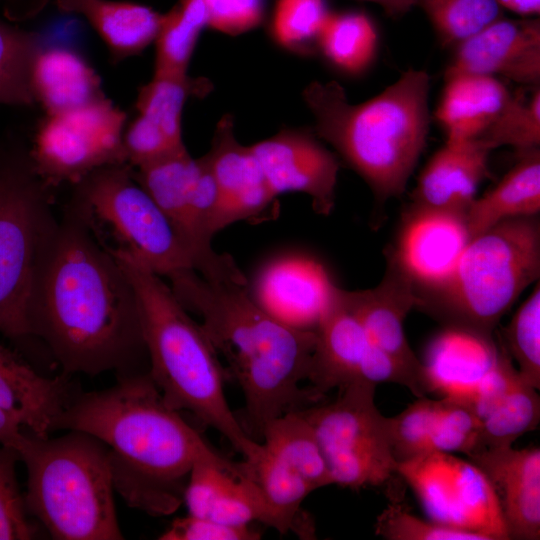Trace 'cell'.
<instances>
[{
	"label": "cell",
	"mask_w": 540,
	"mask_h": 540,
	"mask_svg": "<svg viewBox=\"0 0 540 540\" xmlns=\"http://www.w3.org/2000/svg\"><path fill=\"white\" fill-rule=\"evenodd\" d=\"M76 186L68 208L113 258H129L159 276L198 271V260L139 185L128 164L100 168Z\"/></svg>",
	"instance_id": "8"
},
{
	"label": "cell",
	"mask_w": 540,
	"mask_h": 540,
	"mask_svg": "<svg viewBox=\"0 0 540 540\" xmlns=\"http://www.w3.org/2000/svg\"><path fill=\"white\" fill-rule=\"evenodd\" d=\"M376 386L357 379L339 388L334 401L299 409L316 435L333 484L361 489L397 475L387 417L375 404Z\"/></svg>",
	"instance_id": "10"
},
{
	"label": "cell",
	"mask_w": 540,
	"mask_h": 540,
	"mask_svg": "<svg viewBox=\"0 0 540 540\" xmlns=\"http://www.w3.org/2000/svg\"><path fill=\"white\" fill-rule=\"evenodd\" d=\"M114 259L135 290L148 374L165 402L215 429L244 462H254L261 443L246 433L230 409L225 395L227 372L201 325L188 315L161 276L129 258Z\"/></svg>",
	"instance_id": "5"
},
{
	"label": "cell",
	"mask_w": 540,
	"mask_h": 540,
	"mask_svg": "<svg viewBox=\"0 0 540 540\" xmlns=\"http://www.w3.org/2000/svg\"><path fill=\"white\" fill-rule=\"evenodd\" d=\"M208 27L235 36L258 26L264 14L263 0H203Z\"/></svg>",
	"instance_id": "42"
},
{
	"label": "cell",
	"mask_w": 540,
	"mask_h": 540,
	"mask_svg": "<svg viewBox=\"0 0 540 540\" xmlns=\"http://www.w3.org/2000/svg\"><path fill=\"white\" fill-rule=\"evenodd\" d=\"M233 124L231 115L220 119L206 154L218 191L214 234L235 222L259 218L276 198L250 146L236 140Z\"/></svg>",
	"instance_id": "18"
},
{
	"label": "cell",
	"mask_w": 540,
	"mask_h": 540,
	"mask_svg": "<svg viewBox=\"0 0 540 540\" xmlns=\"http://www.w3.org/2000/svg\"><path fill=\"white\" fill-rule=\"evenodd\" d=\"M540 275L538 215L504 220L472 238L449 278L420 296L445 328L493 338L502 316Z\"/></svg>",
	"instance_id": "7"
},
{
	"label": "cell",
	"mask_w": 540,
	"mask_h": 540,
	"mask_svg": "<svg viewBox=\"0 0 540 540\" xmlns=\"http://www.w3.org/2000/svg\"><path fill=\"white\" fill-rule=\"evenodd\" d=\"M208 26L203 0H180L163 14L156 44L155 77H182L187 69L198 37Z\"/></svg>",
	"instance_id": "31"
},
{
	"label": "cell",
	"mask_w": 540,
	"mask_h": 540,
	"mask_svg": "<svg viewBox=\"0 0 540 540\" xmlns=\"http://www.w3.org/2000/svg\"><path fill=\"white\" fill-rule=\"evenodd\" d=\"M183 503L189 515L226 525L247 526L258 521L271 526L270 508L257 483L212 462L193 465Z\"/></svg>",
	"instance_id": "22"
},
{
	"label": "cell",
	"mask_w": 540,
	"mask_h": 540,
	"mask_svg": "<svg viewBox=\"0 0 540 540\" xmlns=\"http://www.w3.org/2000/svg\"><path fill=\"white\" fill-rule=\"evenodd\" d=\"M375 533L388 540H482L478 535L419 518L392 498L376 519Z\"/></svg>",
	"instance_id": "40"
},
{
	"label": "cell",
	"mask_w": 540,
	"mask_h": 540,
	"mask_svg": "<svg viewBox=\"0 0 540 540\" xmlns=\"http://www.w3.org/2000/svg\"><path fill=\"white\" fill-rule=\"evenodd\" d=\"M386 271L380 283L369 289L349 291L339 287L345 306L358 318L368 341L403 366L426 395L433 391L428 371L410 347L404 321L420 298L414 282L386 255Z\"/></svg>",
	"instance_id": "15"
},
{
	"label": "cell",
	"mask_w": 540,
	"mask_h": 540,
	"mask_svg": "<svg viewBox=\"0 0 540 540\" xmlns=\"http://www.w3.org/2000/svg\"><path fill=\"white\" fill-rule=\"evenodd\" d=\"M333 285L325 268L316 260L303 255H284L259 270L251 295L279 320L314 330Z\"/></svg>",
	"instance_id": "19"
},
{
	"label": "cell",
	"mask_w": 540,
	"mask_h": 540,
	"mask_svg": "<svg viewBox=\"0 0 540 540\" xmlns=\"http://www.w3.org/2000/svg\"><path fill=\"white\" fill-rule=\"evenodd\" d=\"M442 46L456 47L502 17L495 0H416Z\"/></svg>",
	"instance_id": "35"
},
{
	"label": "cell",
	"mask_w": 540,
	"mask_h": 540,
	"mask_svg": "<svg viewBox=\"0 0 540 540\" xmlns=\"http://www.w3.org/2000/svg\"><path fill=\"white\" fill-rule=\"evenodd\" d=\"M170 287L225 359L228 378L244 396L246 433L258 441L274 418L315 402L301 383L307 380L315 347L314 330L291 326L261 307L248 285L210 281L192 269L168 276Z\"/></svg>",
	"instance_id": "3"
},
{
	"label": "cell",
	"mask_w": 540,
	"mask_h": 540,
	"mask_svg": "<svg viewBox=\"0 0 540 540\" xmlns=\"http://www.w3.org/2000/svg\"><path fill=\"white\" fill-rule=\"evenodd\" d=\"M23 433L15 450L27 471V512L58 540L123 539L107 447L84 432Z\"/></svg>",
	"instance_id": "6"
},
{
	"label": "cell",
	"mask_w": 540,
	"mask_h": 540,
	"mask_svg": "<svg viewBox=\"0 0 540 540\" xmlns=\"http://www.w3.org/2000/svg\"><path fill=\"white\" fill-rule=\"evenodd\" d=\"M31 90L46 115L62 113L104 96L95 70L78 53L62 47L39 49L31 68Z\"/></svg>",
	"instance_id": "26"
},
{
	"label": "cell",
	"mask_w": 540,
	"mask_h": 540,
	"mask_svg": "<svg viewBox=\"0 0 540 540\" xmlns=\"http://www.w3.org/2000/svg\"><path fill=\"white\" fill-rule=\"evenodd\" d=\"M328 14L324 0H277L272 35L284 47L300 48L316 41Z\"/></svg>",
	"instance_id": "38"
},
{
	"label": "cell",
	"mask_w": 540,
	"mask_h": 540,
	"mask_svg": "<svg viewBox=\"0 0 540 540\" xmlns=\"http://www.w3.org/2000/svg\"><path fill=\"white\" fill-rule=\"evenodd\" d=\"M458 73L502 76L518 84L539 86V19L501 17L468 37L454 47L445 77Z\"/></svg>",
	"instance_id": "17"
},
{
	"label": "cell",
	"mask_w": 540,
	"mask_h": 540,
	"mask_svg": "<svg viewBox=\"0 0 540 540\" xmlns=\"http://www.w3.org/2000/svg\"><path fill=\"white\" fill-rule=\"evenodd\" d=\"M261 534L250 525L231 526L207 518L187 515L176 518L160 535L162 540H256Z\"/></svg>",
	"instance_id": "43"
},
{
	"label": "cell",
	"mask_w": 540,
	"mask_h": 540,
	"mask_svg": "<svg viewBox=\"0 0 540 540\" xmlns=\"http://www.w3.org/2000/svg\"><path fill=\"white\" fill-rule=\"evenodd\" d=\"M48 188L29 169H0V332L29 336L28 311L42 257L57 229Z\"/></svg>",
	"instance_id": "9"
},
{
	"label": "cell",
	"mask_w": 540,
	"mask_h": 540,
	"mask_svg": "<svg viewBox=\"0 0 540 540\" xmlns=\"http://www.w3.org/2000/svg\"><path fill=\"white\" fill-rule=\"evenodd\" d=\"M477 414L481 433L476 452L510 447L520 436L537 428L540 397L516 370L500 392L477 408Z\"/></svg>",
	"instance_id": "30"
},
{
	"label": "cell",
	"mask_w": 540,
	"mask_h": 540,
	"mask_svg": "<svg viewBox=\"0 0 540 540\" xmlns=\"http://www.w3.org/2000/svg\"><path fill=\"white\" fill-rule=\"evenodd\" d=\"M470 240L466 212L412 203L386 255L414 282L420 297L449 278Z\"/></svg>",
	"instance_id": "14"
},
{
	"label": "cell",
	"mask_w": 540,
	"mask_h": 540,
	"mask_svg": "<svg viewBox=\"0 0 540 540\" xmlns=\"http://www.w3.org/2000/svg\"><path fill=\"white\" fill-rule=\"evenodd\" d=\"M58 429L100 440L108 449L114 490L130 507L153 516L179 508L197 462L246 476L243 462L218 453L165 402L148 371L122 374L106 390L75 395L58 419Z\"/></svg>",
	"instance_id": "2"
},
{
	"label": "cell",
	"mask_w": 540,
	"mask_h": 540,
	"mask_svg": "<svg viewBox=\"0 0 540 540\" xmlns=\"http://www.w3.org/2000/svg\"><path fill=\"white\" fill-rule=\"evenodd\" d=\"M501 7L524 17L533 16L540 11V0H495Z\"/></svg>",
	"instance_id": "45"
},
{
	"label": "cell",
	"mask_w": 540,
	"mask_h": 540,
	"mask_svg": "<svg viewBox=\"0 0 540 540\" xmlns=\"http://www.w3.org/2000/svg\"><path fill=\"white\" fill-rule=\"evenodd\" d=\"M66 377H45L10 349L0 345V408L39 437L56 430L71 402Z\"/></svg>",
	"instance_id": "23"
},
{
	"label": "cell",
	"mask_w": 540,
	"mask_h": 540,
	"mask_svg": "<svg viewBox=\"0 0 540 540\" xmlns=\"http://www.w3.org/2000/svg\"><path fill=\"white\" fill-rule=\"evenodd\" d=\"M492 150L480 139L446 142L421 172L413 204L466 212L479 184L489 176Z\"/></svg>",
	"instance_id": "24"
},
{
	"label": "cell",
	"mask_w": 540,
	"mask_h": 540,
	"mask_svg": "<svg viewBox=\"0 0 540 540\" xmlns=\"http://www.w3.org/2000/svg\"><path fill=\"white\" fill-rule=\"evenodd\" d=\"M429 519L478 535L509 540L497 495L485 474L470 460L433 451L397 463Z\"/></svg>",
	"instance_id": "13"
},
{
	"label": "cell",
	"mask_w": 540,
	"mask_h": 540,
	"mask_svg": "<svg viewBox=\"0 0 540 540\" xmlns=\"http://www.w3.org/2000/svg\"><path fill=\"white\" fill-rule=\"evenodd\" d=\"M250 148L276 197L302 192L311 197L317 214L327 216L332 212L340 163L315 137L286 130Z\"/></svg>",
	"instance_id": "16"
},
{
	"label": "cell",
	"mask_w": 540,
	"mask_h": 540,
	"mask_svg": "<svg viewBox=\"0 0 540 540\" xmlns=\"http://www.w3.org/2000/svg\"><path fill=\"white\" fill-rule=\"evenodd\" d=\"M28 323L66 374L133 373L147 355L133 285L68 210L39 265Z\"/></svg>",
	"instance_id": "1"
},
{
	"label": "cell",
	"mask_w": 540,
	"mask_h": 540,
	"mask_svg": "<svg viewBox=\"0 0 540 540\" xmlns=\"http://www.w3.org/2000/svg\"><path fill=\"white\" fill-rule=\"evenodd\" d=\"M378 4L390 17L400 18L407 14L414 6L416 0H367Z\"/></svg>",
	"instance_id": "46"
},
{
	"label": "cell",
	"mask_w": 540,
	"mask_h": 540,
	"mask_svg": "<svg viewBox=\"0 0 540 540\" xmlns=\"http://www.w3.org/2000/svg\"><path fill=\"white\" fill-rule=\"evenodd\" d=\"M493 150L511 146L519 156L540 145V90L539 86L530 96L516 94L495 120L478 138Z\"/></svg>",
	"instance_id": "37"
},
{
	"label": "cell",
	"mask_w": 540,
	"mask_h": 540,
	"mask_svg": "<svg viewBox=\"0 0 540 540\" xmlns=\"http://www.w3.org/2000/svg\"><path fill=\"white\" fill-rule=\"evenodd\" d=\"M125 113L103 97L46 115L37 128L31 169L48 188L78 184L92 172L127 164L123 146Z\"/></svg>",
	"instance_id": "11"
},
{
	"label": "cell",
	"mask_w": 540,
	"mask_h": 540,
	"mask_svg": "<svg viewBox=\"0 0 540 540\" xmlns=\"http://www.w3.org/2000/svg\"><path fill=\"white\" fill-rule=\"evenodd\" d=\"M261 439V452L253 463L243 462L245 471L261 489L274 527L294 531L307 516L301 509L305 498L333 484L323 452L299 410L269 421Z\"/></svg>",
	"instance_id": "12"
},
{
	"label": "cell",
	"mask_w": 540,
	"mask_h": 540,
	"mask_svg": "<svg viewBox=\"0 0 540 540\" xmlns=\"http://www.w3.org/2000/svg\"><path fill=\"white\" fill-rule=\"evenodd\" d=\"M500 342L518 365L522 379L540 389V287L539 281L530 296L502 330Z\"/></svg>",
	"instance_id": "36"
},
{
	"label": "cell",
	"mask_w": 540,
	"mask_h": 540,
	"mask_svg": "<svg viewBox=\"0 0 540 540\" xmlns=\"http://www.w3.org/2000/svg\"><path fill=\"white\" fill-rule=\"evenodd\" d=\"M426 71L409 69L385 90L360 104L348 101L336 81H314L302 92L326 140L385 203L402 195L429 131Z\"/></svg>",
	"instance_id": "4"
},
{
	"label": "cell",
	"mask_w": 540,
	"mask_h": 540,
	"mask_svg": "<svg viewBox=\"0 0 540 540\" xmlns=\"http://www.w3.org/2000/svg\"><path fill=\"white\" fill-rule=\"evenodd\" d=\"M123 146L127 164L136 168L186 149L174 146L159 126L141 114L124 132Z\"/></svg>",
	"instance_id": "41"
},
{
	"label": "cell",
	"mask_w": 540,
	"mask_h": 540,
	"mask_svg": "<svg viewBox=\"0 0 540 540\" xmlns=\"http://www.w3.org/2000/svg\"><path fill=\"white\" fill-rule=\"evenodd\" d=\"M21 425L0 408V445L15 448L23 435Z\"/></svg>",
	"instance_id": "44"
},
{
	"label": "cell",
	"mask_w": 540,
	"mask_h": 540,
	"mask_svg": "<svg viewBox=\"0 0 540 540\" xmlns=\"http://www.w3.org/2000/svg\"><path fill=\"white\" fill-rule=\"evenodd\" d=\"M468 460L491 483L509 540L540 539V449L512 446L480 450Z\"/></svg>",
	"instance_id": "20"
},
{
	"label": "cell",
	"mask_w": 540,
	"mask_h": 540,
	"mask_svg": "<svg viewBox=\"0 0 540 540\" xmlns=\"http://www.w3.org/2000/svg\"><path fill=\"white\" fill-rule=\"evenodd\" d=\"M540 212V149L519 156L518 162L490 191L475 198L466 211L471 239L496 224Z\"/></svg>",
	"instance_id": "28"
},
{
	"label": "cell",
	"mask_w": 540,
	"mask_h": 540,
	"mask_svg": "<svg viewBox=\"0 0 540 540\" xmlns=\"http://www.w3.org/2000/svg\"><path fill=\"white\" fill-rule=\"evenodd\" d=\"M211 83L204 78L155 77L143 86L138 94L136 107L166 134L172 144L185 147L182 140L181 118L185 101L190 96H204Z\"/></svg>",
	"instance_id": "33"
},
{
	"label": "cell",
	"mask_w": 540,
	"mask_h": 540,
	"mask_svg": "<svg viewBox=\"0 0 540 540\" xmlns=\"http://www.w3.org/2000/svg\"><path fill=\"white\" fill-rule=\"evenodd\" d=\"M333 285L314 329L316 334L307 387L315 402L334 388L361 379L368 337Z\"/></svg>",
	"instance_id": "21"
},
{
	"label": "cell",
	"mask_w": 540,
	"mask_h": 540,
	"mask_svg": "<svg viewBox=\"0 0 540 540\" xmlns=\"http://www.w3.org/2000/svg\"><path fill=\"white\" fill-rule=\"evenodd\" d=\"M64 11L83 15L107 45L115 60L142 52L156 38L163 14L131 2L56 0Z\"/></svg>",
	"instance_id": "27"
},
{
	"label": "cell",
	"mask_w": 540,
	"mask_h": 540,
	"mask_svg": "<svg viewBox=\"0 0 540 540\" xmlns=\"http://www.w3.org/2000/svg\"><path fill=\"white\" fill-rule=\"evenodd\" d=\"M197 171L198 158H192L184 149L137 167L133 175L191 248L198 260L197 272L201 273L203 263L194 246L190 221Z\"/></svg>",
	"instance_id": "29"
},
{
	"label": "cell",
	"mask_w": 540,
	"mask_h": 540,
	"mask_svg": "<svg viewBox=\"0 0 540 540\" xmlns=\"http://www.w3.org/2000/svg\"><path fill=\"white\" fill-rule=\"evenodd\" d=\"M316 43L334 66L357 74L373 61L378 35L371 19L364 13L329 12L317 35Z\"/></svg>",
	"instance_id": "32"
},
{
	"label": "cell",
	"mask_w": 540,
	"mask_h": 540,
	"mask_svg": "<svg viewBox=\"0 0 540 540\" xmlns=\"http://www.w3.org/2000/svg\"><path fill=\"white\" fill-rule=\"evenodd\" d=\"M445 80L435 117L445 131L446 142L480 137L513 96L499 79L489 75L458 73Z\"/></svg>",
	"instance_id": "25"
},
{
	"label": "cell",
	"mask_w": 540,
	"mask_h": 540,
	"mask_svg": "<svg viewBox=\"0 0 540 540\" xmlns=\"http://www.w3.org/2000/svg\"><path fill=\"white\" fill-rule=\"evenodd\" d=\"M36 34L0 20V105H31V68L40 49Z\"/></svg>",
	"instance_id": "34"
},
{
	"label": "cell",
	"mask_w": 540,
	"mask_h": 540,
	"mask_svg": "<svg viewBox=\"0 0 540 540\" xmlns=\"http://www.w3.org/2000/svg\"><path fill=\"white\" fill-rule=\"evenodd\" d=\"M18 460L15 449L0 445V540H28L37 536L18 486L15 470Z\"/></svg>",
	"instance_id": "39"
}]
</instances>
